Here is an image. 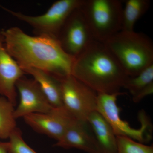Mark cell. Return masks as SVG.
Listing matches in <instances>:
<instances>
[{"instance_id":"cell-18","label":"cell","mask_w":153,"mask_h":153,"mask_svg":"<svg viewBox=\"0 0 153 153\" xmlns=\"http://www.w3.org/2000/svg\"><path fill=\"white\" fill-rule=\"evenodd\" d=\"M117 153H153V146L142 143L128 137L117 136Z\"/></svg>"},{"instance_id":"cell-4","label":"cell","mask_w":153,"mask_h":153,"mask_svg":"<svg viewBox=\"0 0 153 153\" xmlns=\"http://www.w3.org/2000/svg\"><path fill=\"white\" fill-rule=\"evenodd\" d=\"M123 1L83 0L80 6L95 41L104 43L122 30Z\"/></svg>"},{"instance_id":"cell-2","label":"cell","mask_w":153,"mask_h":153,"mask_svg":"<svg viewBox=\"0 0 153 153\" xmlns=\"http://www.w3.org/2000/svg\"><path fill=\"white\" fill-rule=\"evenodd\" d=\"M71 75L97 94L120 92L129 77L105 44L96 41L75 58Z\"/></svg>"},{"instance_id":"cell-13","label":"cell","mask_w":153,"mask_h":153,"mask_svg":"<svg viewBox=\"0 0 153 153\" xmlns=\"http://www.w3.org/2000/svg\"><path fill=\"white\" fill-rule=\"evenodd\" d=\"M87 121L97 142L99 153H117V136L102 116L95 111L91 114Z\"/></svg>"},{"instance_id":"cell-16","label":"cell","mask_w":153,"mask_h":153,"mask_svg":"<svg viewBox=\"0 0 153 153\" xmlns=\"http://www.w3.org/2000/svg\"><path fill=\"white\" fill-rule=\"evenodd\" d=\"M123 11L121 31L132 32L137 21L149 9V0H127Z\"/></svg>"},{"instance_id":"cell-10","label":"cell","mask_w":153,"mask_h":153,"mask_svg":"<svg viewBox=\"0 0 153 153\" xmlns=\"http://www.w3.org/2000/svg\"><path fill=\"white\" fill-rule=\"evenodd\" d=\"M23 118L25 123L34 131L57 141L62 137L75 119L63 106L53 107L46 113L31 114Z\"/></svg>"},{"instance_id":"cell-12","label":"cell","mask_w":153,"mask_h":153,"mask_svg":"<svg viewBox=\"0 0 153 153\" xmlns=\"http://www.w3.org/2000/svg\"><path fill=\"white\" fill-rule=\"evenodd\" d=\"M54 146L64 149L74 148L86 153H99L97 142L88 123L75 119Z\"/></svg>"},{"instance_id":"cell-5","label":"cell","mask_w":153,"mask_h":153,"mask_svg":"<svg viewBox=\"0 0 153 153\" xmlns=\"http://www.w3.org/2000/svg\"><path fill=\"white\" fill-rule=\"evenodd\" d=\"M125 94L119 92L113 94H97V111L104 118L112 128L116 136L128 137L142 143L152 140V123L143 110L139 111L138 118L140 123V128H134L120 117V108L117 101L118 97Z\"/></svg>"},{"instance_id":"cell-15","label":"cell","mask_w":153,"mask_h":153,"mask_svg":"<svg viewBox=\"0 0 153 153\" xmlns=\"http://www.w3.org/2000/svg\"><path fill=\"white\" fill-rule=\"evenodd\" d=\"M132 96L135 103L141 101L153 93V64L136 76L128 77L123 86Z\"/></svg>"},{"instance_id":"cell-17","label":"cell","mask_w":153,"mask_h":153,"mask_svg":"<svg viewBox=\"0 0 153 153\" xmlns=\"http://www.w3.org/2000/svg\"><path fill=\"white\" fill-rule=\"evenodd\" d=\"M15 106L4 97L0 96V139H9L16 128L14 116Z\"/></svg>"},{"instance_id":"cell-1","label":"cell","mask_w":153,"mask_h":153,"mask_svg":"<svg viewBox=\"0 0 153 153\" xmlns=\"http://www.w3.org/2000/svg\"><path fill=\"white\" fill-rule=\"evenodd\" d=\"M2 32L7 51L22 69L38 68L59 79L71 74L75 58L63 51L57 38L30 36L16 27Z\"/></svg>"},{"instance_id":"cell-6","label":"cell","mask_w":153,"mask_h":153,"mask_svg":"<svg viewBox=\"0 0 153 153\" xmlns=\"http://www.w3.org/2000/svg\"><path fill=\"white\" fill-rule=\"evenodd\" d=\"M83 1V0H59L53 3L45 13L37 16H29L1 5L0 7L31 26L35 36H46L57 39L68 17L81 6Z\"/></svg>"},{"instance_id":"cell-14","label":"cell","mask_w":153,"mask_h":153,"mask_svg":"<svg viewBox=\"0 0 153 153\" xmlns=\"http://www.w3.org/2000/svg\"><path fill=\"white\" fill-rule=\"evenodd\" d=\"M25 74L33 76L53 107L63 106L60 79L47 71L34 68H22Z\"/></svg>"},{"instance_id":"cell-9","label":"cell","mask_w":153,"mask_h":153,"mask_svg":"<svg viewBox=\"0 0 153 153\" xmlns=\"http://www.w3.org/2000/svg\"><path fill=\"white\" fill-rule=\"evenodd\" d=\"M16 88L20 96V101L14 110L16 119L31 114L46 113L53 108L35 79L23 76L17 81Z\"/></svg>"},{"instance_id":"cell-8","label":"cell","mask_w":153,"mask_h":153,"mask_svg":"<svg viewBox=\"0 0 153 153\" xmlns=\"http://www.w3.org/2000/svg\"><path fill=\"white\" fill-rule=\"evenodd\" d=\"M80 7L68 17L57 38L63 51L74 58L95 41Z\"/></svg>"},{"instance_id":"cell-3","label":"cell","mask_w":153,"mask_h":153,"mask_svg":"<svg viewBox=\"0 0 153 153\" xmlns=\"http://www.w3.org/2000/svg\"><path fill=\"white\" fill-rule=\"evenodd\" d=\"M129 77L153 64V43L142 33L121 31L105 42Z\"/></svg>"},{"instance_id":"cell-11","label":"cell","mask_w":153,"mask_h":153,"mask_svg":"<svg viewBox=\"0 0 153 153\" xmlns=\"http://www.w3.org/2000/svg\"><path fill=\"white\" fill-rule=\"evenodd\" d=\"M25 73L7 51L2 30H0V96L17 104L16 84Z\"/></svg>"},{"instance_id":"cell-19","label":"cell","mask_w":153,"mask_h":153,"mask_svg":"<svg viewBox=\"0 0 153 153\" xmlns=\"http://www.w3.org/2000/svg\"><path fill=\"white\" fill-rule=\"evenodd\" d=\"M9 139L10 153H37L25 142L22 132L18 128H15Z\"/></svg>"},{"instance_id":"cell-7","label":"cell","mask_w":153,"mask_h":153,"mask_svg":"<svg viewBox=\"0 0 153 153\" xmlns=\"http://www.w3.org/2000/svg\"><path fill=\"white\" fill-rule=\"evenodd\" d=\"M60 79L63 106L74 118L87 121L97 111V93L71 74Z\"/></svg>"},{"instance_id":"cell-20","label":"cell","mask_w":153,"mask_h":153,"mask_svg":"<svg viewBox=\"0 0 153 153\" xmlns=\"http://www.w3.org/2000/svg\"><path fill=\"white\" fill-rule=\"evenodd\" d=\"M0 153H10L8 142L0 141Z\"/></svg>"}]
</instances>
